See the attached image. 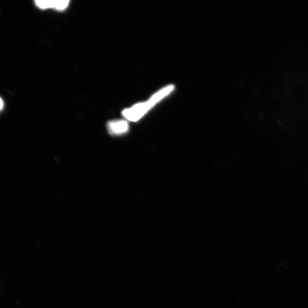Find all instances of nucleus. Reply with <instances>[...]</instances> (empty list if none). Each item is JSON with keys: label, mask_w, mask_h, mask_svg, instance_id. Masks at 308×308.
Instances as JSON below:
<instances>
[{"label": "nucleus", "mask_w": 308, "mask_h": 308, "mask_svg": "<svg viewBox=\"0 0 308 308\" xmlns=\"http://www.w3.org/2000/svg\"><path fill=\"white\" fill-rule=\"evenodd\" d=\"M160 100H161V98L156 94L147 102L136 105L130 109H125L123 112V116L129 121H138L152 106H153L156 103Z\"/></svg>", "instance_id": "f257e3e1"}, {"label": "nucleus", "mask_w": 308, "mask_h": 308, "mask_svg": "<svg viewBox=\"0 0 308 308\" xmlns=\"http://www.w3.org/2000/svg\"><path fill=\"white\" fill-rule=\"evenodd\" d=\"M36 5L42 9L49 8L59 10H64L67 7L69 1L67 0H40L35 1Z\"/></svg>", "instance_id": "f03ea898"}, {"label": "nucleus", "mask_w": 308, "mask_h": 308, "mask_svg": "<svg viewBox=\"0 0 308 308\" xmlns=\"http://www.w3.org/2000/svg\"><path fill=\"white\" fill-rule=\"evenodd\" d=\"M110 134L120 135L126 132L128 130V124L126 121L117 120L109 122L107 125Z\"/></svg>", "instance_id": "7ed1b4c3"}, {"label": "nucleus", "mask_w": 308, "mask_h": 308, "mask_svg": "<svg viewBox=\"0 0 308 308\" xmlns=\"http://www.w3.org/2000/svg\"><path fill=\"white\" fill-rule=\"evenodd\" d=\"M3 108V100L1 99V109H2Z\"/></svg>", "instance_id": "20e7f679"}]
</instances>
